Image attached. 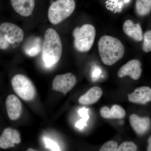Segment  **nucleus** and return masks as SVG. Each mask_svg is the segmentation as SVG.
Returning a JSON list of instances; mask_svg holds the SVG:
<instances>
[{"instance_id": "f257e3e1", "label": "nucleus", "mask_w": 151, "mask_h": 151, "mask_svg": "<svg viewBox=\"0 0 151 151\" xmlns=\"http://www.w3.org/2000/svg\"><path fill=\"white\" fill-rule=\"evenodd\" d=\"M62 44L55 30L47 29L45 34L42 47V58L46 67L54 66L59 61L62 54Z\"/></svg>"}, {"instance_id": "f03ea898", "label": "nucleus", "mask_w": 151, "mask_h": 151, "mask_svg": "<svg viewBox=\"0 0 151 151\" xmlns=\"http://www.w3.org/2000/svg\"><path fill=\"white\" fill-rule=\"evenodd\" d=\"M100 58L104 64L111 65L122 59L125 53L124 45L118 39L108 35L101 37L98 42Z\"/></svg>"}, {"instance_id": "7ed1b4c3", "label": "nucleus", "mask_w": 151, "mask_h": 151, "mask_svg": "<svg viewBox=\"0 0 151 151\" xmlns=\"http://www.w3.org/2000/svg\"><path fill=\"white\" fill-rule=\"evenodd\" d=\"M75 8V0L52 1L47 10L49 20L52 24H58L69 17Z\"/></svg>"}, {"instance_id": "20e7f679", "label": "nucleus", "mask_w": 151, "mask_h": 151, "mask_svg": "<svg viewBox=\"0 0 151 151\" xmlns=\"http://www.w3.org/2000/svg\"><path fill=\"white\" fill-rule=\"evenodd\" d=\"M73 45L77 51L86 52L92 47L96 35L95 27L92 24H85L73 30Z\"/></svg>"}, {"instance_id": "39448f33", "label": "nucleus", "mask_w": 151, "mask_h": 151, "mask_svg": "<svg viewBox=\"0 0 151 151\" xmlns=\"http://www.w3.org/2000/svg\"><path fill=\"white\" fill-rule=\"evenodd\" d=\"M12 86L14 92L25 101H31L36 95V89L31 81L22 74H17L12 80Z\"/></svg>"}, {"instance_id": "423d86ee", "label": "nucleus", "mask_w": 151, "mask_h": 151, "mask_svg": "<svg viewBox=\"0 0 151 151\" xmlns=\"http://www.w3.org/2000/svg\"><path fill=\"white\" fill-rule=\"evenodd\" d=\"M0 32L9 44L21 43L24 37L23 30L12 23L4 22L0 25Z\"/></svg>"}, {"instance_id": "0eeeda50", "label": "nucleus", "mask_w": 151, "mask_h": 151, "mask_svg": "<svg viewBox=\"0 0 151 151\" xmlns=\"http://www.w3.org/2000/svg\"><path fill=\"white\" fill-rule=\"evenodd\" d=\"M76 77L71 73L57 75L52 83V89L65 94L75 86Z\"/></svg>"}, {"instance_id": "6e6552de", "label": "nucleus", "mask_w": 151, "mask_h": 151, "mask_svg": "<svg viewBox=\"0 0 151 151\" xmlns=\"http://www.w3.org/2000/svg\"><path fill=\"white\" fill-rule=\"evenodd\" d=\"M141 66L142 64L139 60H132L121 67L117 75L120 78L129 76L133 80H138L140 77L142 71Z\"/></svg>"}, {"instance_id": "1a4fd4ad", "label": "nucleus", "mask_w": 151, "mask_h": 151, "mask_svg": "<svg viewBox=\"0 0 151 151\" xmlns=\"http://www.w3.org/2000/svg\"><path fill=\"white\" fill-rule=\"evenodd\" d=\"M14 11L21 16L27 17L31 16L36 7L37 0H10Z\"/></svg>"}, {"instance_id": "9d476101", "label": "nucleus", "mask_w": 151, "mask_h": 151, "mask_svg": "<svg viewBox=\"0 0 151 151\" xmlns=\"http://www.w3.org/2000/svg\"><path fill=\"white\" fill-rule=\"evenodd\" d=\"M20 134L18 130L11 128H6L0 137V148L6 149L14 147L21 142Z\"/></svg>"}, {"instance_id": "9b49d317", "label": "nucleus", "mask_w": 151, "mask_h": 151, "mask_svg": "<svg viewBox=\"0 0 151 151\" xmlns=\"http://www.w3.org/2000/svg\"><path fill=\"white\" fill-rule=\"evenodd\" d=\"M128 100L131 103L144 104L151 101V88L149 86L138 87L134 92L128 94Z\"/></svg>"}, {"instance_id": "f8f14e48", "label": "nucleus", "mask_w": 151, "mask_h": 151, "mask_svg": "<svg viewBox=\"0 0 151 151\" xmlns=\"http://www.w3.org/2000/svg\"><path fill=\"white\" fill-rule=\"evenodd\" d=\"M129 119L130 125L138 134H144L150 128L151 121L148 117H140L137 114H132Z\"/></svg>"}, {"instance_id": "ddd939ff", "label": "nucleus", "mask_w": 151, "mask_h": 151, "mask_svg": "<svg viewBox=\"0 0 151 151\" xmlns=\"http://www.w3.org/2000/svg\"><path fill=\"white\" fill-rule=\"evenodd\" d=\"M6 106L9 118L12 121L19 119L21 115L22 104L18 97L10 94L6 99Z\"/></svg>"}, {"instance_id": "4468645a", "label": "nucleus", "mask_w": 151, "mask_h": 151, "mask_svg": "<svg viewBox=\"0 0 151 151\" xmlns=\"http://www.w3.org/2000/svg\"><path fill=\"white\" fill-rule=\"evenodd\" d=\"M123 31L127 36L136 41L143 40L142 30L140 25L134 23L131 20H127L124 23Z\"/></svg>"}, {"instance_id": "2eb2a0df", "label": "nucleus", "mask_w": 151, "mask_h": 151, "mask_svg": "<svg viewBox=\"0 0 151 151\" xmlns=\"http://www.w3.org/2000/svg\"><path fill=\"white\" fill-rule=\"evenodd\" d=\"M103 93V90L101 87L94 86L79 97L78 102L82 105H89L94 104L101 98Z\"/></svg>"}, {"instance_id": "dca6fc26", "label": "nucleus", "mask_w": 151, "mask_h": 151, "mask_svg": "<svg viewBox=\"0 0 151 151\" xmlns=\"http://www.w3.org/2000/svg\"><path fill=\"white\" fill-rule=\"evenodd\" d=\"M100 116L105 119H122L126 116V111L120 105H114L110 109L107 106L100 110Z\"/></svg>"}, {"instance_id": "f3484780", "label": "nucleus", "mask_w": 151, "mask_h": 151, "mask_svg": "<svg viewBox=\"0 0 151 151\" xmlns=\"http://www.w3.org/2000/svg\"><path fill=\"white\" fill-rule=\"evenodd\" d=\"M40 38L36 37L31 41L29 44L26 45L24 51L27 54L31 57L36 56L41 50V43Z\"/></svg>"}, {"instance_id": "a211bd4d", "label": "nucleus", "mask_w": 151, "mask_h": 151, "mask_svg": "<svg viewBox=\"0 0 151 151\" xmlns=\"http://www.w3.org/2000/svg\"><path fill=\"white\" fill-rule=\"evenodd\" d=\"M135 7L139 16L147 15L151 11V0H136Z\"/></svg>"}, {"instance_id": "6ab92c4d", "label": "nucleus", "mask_w": 151, "mask_h": 151, "mask_svg": "<svg viewBox=\"0 0 151 151\" xmlns=\"http://www.w3.org/2000/svg\"><path fill=\"white\" fill-rule=\"evenodd\" d=\"M142 50L145 52L151 51V30L147 31L143 36Z\"/></svg>"}, {"instance_id": "aec40b11", "label": "nucleus", "mask_w": 151, "mask_h": 151, "mask_svg": "<svg viewBox=\"0 0 151 151\" xmlns=\"http://www.w3.org/2000/svg\"><path fill=\"white\" fill-rule=\"evenodd\" d=\"M137 147L132 142H125L122 143L116 151H137Z\"/></svg>"}, {"instance_id": "412c9836", "label": "nucleus", "mask_w": 151, "mask_h": 151, "mask_svg": "<svg viewBox=\"0 0 151 151\" xmlns=\"http://www.w3.org/2000/svg\"><path fill=\"white\" fill-rule=\"evenodd\" d=\"M118 148V144L114 141L106 142L102 146L99 151H116Z\"/></svg>"}, {"instance_id": "4be33fe9", "label": "nucleus", "mask_w": 151, "mask_h": 151, "mask_svg": "<svg viewBox=\"0 0 151 151\" xmlns=\"http://www.w3.org/2000/svg\"><path fill=\"white\" fill-rule=\"evenodd\" d=\"M46 147L50 149L52 151H60L59 146L57 143L48 138L44 139Z\"/></svg>"}, {"instance_id": "5701e85b", "label": "nucleus", "mask_w": 151, "mask_h": 151, "mask_svg": "<svg viewBox=\"0 0 151 151\" xmlns=\"http://www.w3.org/2000/svg\"><path fill=\"white\" fill-rule=\"evenodd\" d=\"M88 111L89 109L85 108H83L78 111V113L82 119L88 121L89 118V115H88Z\"/></svg>"}, {"instance_id": "b1692460", "label": "nucleus", "mask_w": 151, "mask_h": 151, "mask_svg": "<svg viewBox=\"0 0 151 151\" xmlns=\"http://www.w3.org/2000/svg\"><path fill=\"white\" fill-rule=\"evenodd\" d=\"M9 44L3 37L2 35L0 32V49H6L9 46Z\"/></svg>"}, {"instance_id": "393cba45", "label": "nucleus", "mask_w": 151, "mask_h": 151, "mask_svg": "<svg viewBox=\"0 0 151 151\" xmlns=\"http://www.w3.org/2000/svg\"><path fill=\"white\" fill-rule=\"evenodd\" d=\"M87 121L85 119H81V120H79L78 122L76 123V127L78 128V129H83L85 126H87V125H86Z\"/></svg>"}, {"instance_id": "a878e982", "label": "nucleus", "mask_w": 151, "mask_h": 151, "mask_svg": "<svg viewBox=\"0 0 151 151\" xmlns=\"http://www.w3.org/2000/svg\"><path fill=\"white\" fill-rule=\"evenodd\" d=\"M148 146L147 151H151V136L149 138L148 141Z\"/></svg>"}, {"instance_id": "bb28decb", "label": "nucleus", "mask_w": 151, "mask_h": 151, "mask_svg": "<svg viewBox=\"0 0 151 151\" xmlns=\"http://www.w3.org/2000/svg\"><path fill=\"white\" fill-rule=\"evenodd\" d=\"M26 151H39L38 150H35V149H33L32 148H30L28 149Z\"/></svg>"}]
</instances>
